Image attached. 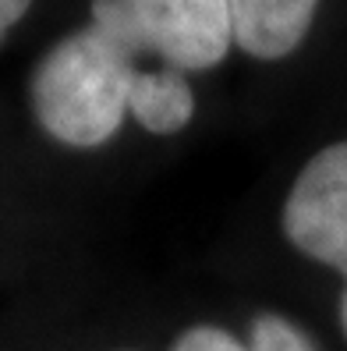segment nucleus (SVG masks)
<instances>
[{
    "label": "nucleus",
    "instance_id": "obj_3",
    "mask_svg": "<svg viewBox=\"0 0 347 351\" xmlns=\"http://www.w3.org/2000/svg\"><path fill=\"white\" fill-rule=\"evenodd\" d=\"M283 234L301 256L344 277L340 326L347 334V138L319 149L294 178L283 202Z\"/></svg>",
    "mask_w": 347,
    "mask_h": 351
},
{
    "label": "nucleus",
    "instance_id": "obj_8",
    "mask_svg": "<svg viewBox=\"0 0 347 351\" xmlns=\"http://www.w3.org/2000/svg\"><path fill=\"white\" fill-rule=\"evenodd\" d=\"M29 4L32 0H0V39L22 22V14L29 11Z\"/></svg>",
    "mask_w": 347,
    "mask_h": 351
},
{
    "label": "nucleus",
    "instance_id": "obj_2",
    "mask_svg": "<svg viewBox=\"0 0 347 351\" xmlns=\"http://www.w3.org/2000/svg\"><path fill=\"white\" fill-rule=\"evenodd\" d=\"M92 25L135 64L153 53L167 71H206L234 43L231 0H92Z\"/></svg>",
    "mask_w": 347,
    "mask_h": 351
},
{
    "label": "nucleus",
    "instance_id": "obj_9",
    "mask_svg": "<svg viewBox=\"0 0 347 351\" xmlns=\"http://www.w3.org/2000/svg\"><path fill=\"white\" fill-rule=\"evenodd\" d=\"M120 351H128V348H120Z\"/></svg>",
    "mask_w": 347,
    "mask_h": 351
},
{
    "label": "nucleus",
    "instance_id": "obj_5",
    "mask_svg": "<svg viewBox=\"0 0 347 351\" xmlns=\"http://www.w3.org/2000/svg\"><path fill=\"white\" fill-rule=\"evenodd\" d=\"M195 114V93L181 71L167 68H142L131 86V107L128 117H135L153 135H174L192 121Z\"/></svg>",
    "mask_w": 347,
    "mask_h": 351
},
{
    "label": "nucleus",
    "instance_id": "obj_7",
    "mask_svg": "<svg viewBox=\"0 0 347 351\" xmlns=\"http://www.w3.org/2000/svg\"><path fill=\"white\" fill-rule=\"evenodd\" d=\"M170 351H252V348H248V341L234 337L231 330L213 326V323H198V326H188L174 341Z\"/></svg>",
    "mask_w": 347,
    "mask_h": 351
},
{
    "label": "nucleus",
    "instance_id": "obj_6",
    "mask_svg": "<svg viewBox=\"0 0 347 351\" xmlns=\"http://www.w3.org/2000/svg\"><path fill=\"white\" fill-rule=\"evenodd\" d=\"M248 348L252 351H316V341L287 316L259 313L248 330Z\"/></svg>",
    "mask_w": 347,
    "mask_h": 351
},
{
    "label": "nucleus",
    "instance_id": "obj_4",
    "mask_svg": "<svg viewBox=\"0 0 347 351\" xmlns=\"http://www.w3.org/2000/svg\"><path fill=\"white\" fill-rule=\"evenodd\" d=\"M319 0H231L234 43L252 57H287L312 29Z\"/></svg>",
    "mask_w": 347,
    "mask_h": 351
},
{
    "label": "nucleus",
    "instance_id": "obj_1",
    "mask_svg": "<svg viewBox=\"0 0 347 351\" xmlns=\"http://www.w3.org/2000/svg\"><path fill=\"white\" fill-rule=\"evenodd\" d=\"M142 68L120 53L92 22L64 36L32 75V110L50 138L96 149L117 135L131 107Z\"/></svg>",
    "mask_w": 347,
    "mask_h": 351
}]
</instances>
